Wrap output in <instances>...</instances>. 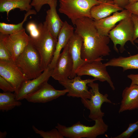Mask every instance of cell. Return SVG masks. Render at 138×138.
Here are the masks:
<instances>
[{
	"mask_svg": "<svg viewBox=\"0 0 138 138\" xmlns=\"http://www.w3.org/2000/svg\"><path fill=\"white\" fill-rule=\"evenodd\" d=\"M75 25L74 33L83 39L81 51L82 59L90 62L110 55L111 51L108 44L110 38L109 36H103L99 32L93 19L82 18L76 20Z\"/></svg>",
	"mask_w": 138,
	"mask_h": 138,
	"instance_id": "1",
	"label": "cell"
},
{
	"mask_svg": "<svg viewBox=\"0 0 138 138\" xmlns=\"http://www.w3.org/2000/svg\"><path fill=\"white\" fill-rule=\"evenodd\" d=\"M39 31L35 38L29 37V42L37 50L40 57L41 66L44 70L49 66L53 59L57 39L53 36L44 21L38 25Z\"/></svg>",
	"mask_w": 138,
	"mask_h": 138,
	"instance_id": "2",
	"label": "cell"
},
{
	"mask_svg": "<svg viewBox=\"0 0 138 138\" xmlns=\"http://www.w3.org/2000/svg\"><path fill=\"white\" fill-rule=\"evenodd\" d=\"M92 126H86L78 121L72 126L67 127L57 123L55 127L64 136L68 138H96L105 134L107 131L108 126L102 118L95 121Z\"/></svg>",
	"mask_w": 138,
	"mask_h": 138,
	"instance_id": "3",
	"label": "cell"
},
{
	"mask_svg": "<svg viewBox=\"0 0 138 138\" xmlns=\"http://www.w3.org/2000/svg\"><path fill=\"white\" fill-rule=\"evenodd\" d=\"M15 63L28 80L36 78L44 71L39 54L30 42Z\"/></svg>",
	"mask_w": 138,
	"mask_h": 138,
	"instance_id": "4",
	"label": "cell"
},
{
	"mask_svg": "<svg viewBox=\"0 0 138 138\" xmlns=\"http://www.w3.org/2000/svg\"><path fill=\"white\" fill-rule=\"evenodd\" d=\"M59 11L70 19L75 25L76 20L85 17L92 18L90 10L101 3L98 0H59Z\"/></svg>",
	"mask_w": 138,
	"mask_h": 138,
	"instance_id": "5",
	"label": "cell"
},
{
	"mask_svg": "<svg viewBox=\"0 0 138 138\" xmlns=\"http://www.w3.org/2000/svg\"><path fill=\"white\" fill-rule=\"evenodd\" d=\"M134 34V24L131 16L120 21L110 31L108 36L113 43L114 49L119 52L117 45L119 44V50L122 53L125 50L124 47L127 42L129 41L135 45L133 41Z\"/></svg>",
	"mask_w": 138,
	"mask_h": 138,
	"instance_id": "6",
	"label": "cell"
},
{
	"mask_svg": "<svg viewBox=\"0 0 138 138\" xmlns=\"http://www.w3.org/2000/svg\"><path fill=\"white\" fill-rule=\"evenodd\" d=\"M88 86L91 88L89 90L91 93V97L90 99H81V101L84 106L90 111L89 118L95 121L103 118L104 116L105 113L101 110L102 104L104 102L113 103L108 98L107 94L103 95L100 93L98 83H91L88 84Z\"/></svg>",
	"mask_w": 138,
	"mask_h": 138,
	"instance_id": "7",
	"label": "cell"
},
{
	"mask_svg": "<svg viewBox=\"0 0 138 138\" xmlns=\"http://www.w3.org/2000/svg\"><path fill=\"white\" fill-rule=\"evenodd\" d=\"M103 60L101 57L91 62L87 61L76 71V75L90 76L100 82L106 81L112 89L114 90L115 87L107 70V66L105 63L102 62V61Z\"/></svg>",
	"mask_w": 138,
	"mask_h": 138,
	"instance_id": "8",
	"label": "cell"
},
{
	"mask_svg": "<svg viewBox=\"0 0 138 138\" xmlns=\"http://www.w3.org/2000/svg\"><path fill=\"white\" fill-rule=\"evenodd\" d=\"M0 38L3 40L14 62L29 42V36L26 33L25 29L10 34L0 33Z\"/></svg>",
	"mask_w": 138,
	"mask_h": 138,
	"instance_id": "9",
	"label": "cell"
},
{
	"mask_svg": "<svg viewBox=\"0 0 138 138\" xmlns=\"http://www.w3.org/2000/svg\"><path fill=\"white\" fill-rule=\"evenodd\" d=\"M96 80L94 78L83 80L80 76H77L72 79L68 78L58 82L68 90L67 96L85 99H90L91 97L88 84Z\"/></svg>",
	"mask_w": 138,
	"mask_h": 138,
	"instance_id": "10",
	"label": "cell"
},
{
	"mask_svg": "<svg viewBox=\"0 0 138 138\" xmlns=\"http://www.w3.org/2000/svg\"><path fill=\"white\" fill-rule=\"evenodd\" d=\"M0 76L12 85L16 94L23 83L28 80L14 62L0 61Z\"/></svg>",
	"mask_w": 138,
	"mask_h": 138,
	"instance_id": "11",
	"label": "cell"
},
{
	"mask_svg": "<svg viewBox=\"0 0 138 138\" xmlns=\"http://www.w3.org/2000/svg\"><path fill=\"white\" fill-rule=\"evenodd\" d=\"M73 63L67 44L60 53L53 69L51 77L58 81L69 78L73 68Z\"/></svg>",
	"mask_w": 138,
	"mask_h": 138,
	"instance_id": "12",
	"label": "cell"
},
{
	"mask_svg": "<svg viewBox=\"0 0 138 138\" xmlns=\"http://www.w3.org/2000/svg\"><path fill=\"white\" fill-rule=\"evenodd\" d=\"M53 70L48 66L38 77L25 81L16 94V100L19 101L25 99L27 95L36 91L48 82L50 77H51Z\"/></svg>",
	"mask_w": 138,
	"mask_h": 138,
	"instance_id": "13",
	"label": "cell"
},
{
	"mask_svg": "<svg viewBox=\"0 0 138 138\" xmlns=\"http://www.w3.org/2000/svg\"><path fill=\"white\" fill-rule=\"evenodd\" d=\"M67 92L66 89H56L47 82L36 91L27 95L25 99L30 102L44 103L63 96Z\"/></svg>",
	"mask_w": 138,
	"mask_h": 138,
	"instance_id": "14",
	"label": "cell"
},
{
	"mask_svg": "<svg viewBox=\"0 0 138 138\" xmlns=\"http://www.w3.org/2000/svg\"><path fill=\"white\" fill-rule=\"evenodd\" d=\"M131 14L129 10L124 9L120 12H116L111 16L100 20H93L94 23L100 34L103 36H108L109 32L115 26L117 22L131 17Z\"/></svg>",
	"mask_w": 138,
	"mask_h": 138,
	"instance_id": "15",
	"label": "cell"
},
{
	"mask_svg": "<svg viewBox=\"0 0 138 138\" xmlns=\"http://www.w3.org/2000/svg\"><path fill=\"white\" fill-rule=\"evenodd\" d=\"M83 43L82 37L74 33L67 43L73 63V69L69 77V79H72L75 77L76 71L87 62L82 59L81 57Z\"/></svg>",
	"mask_w": 138,
	"mask_h": 138,
	"instance_id": "16",
	"label": "cell"
},
{
	"mask_svg": "<svg viewBox=\"0 0 138 138\" xmlns=\"http://www.w3.org/2000/svg\"><path fill=\"white\" fill-rule=\"evenodd\" d=\"M74 33V28L66 21L64 22L59 33L55 52L52 60L48 67L51 69L54 68L61 51L67 44Z\"/></svg>",
	"mask_w": 138,
	"mask_h": 138,
	"instance_id": "17",
	"label": "cell"
},
{
	"mask_svg": "<svg viewBox=\"0 0 138 138\" xmlns=\"http://www.w3.org/2000/svg\"><path fill=\"white\" fill-rule=\"evenodd\" d=\"M122 97L119 113L138 109V85L125 87L123 90Z\"/></svg>",
	"mask_w": 138,
	"mask_h": 138,
	"instance_id": "18",
	"label": "cell"
},
{
	"mask_svg": "<svg viewBox=\"0 0 138 138\" xmlns=\"http://www.w3.org/2000/svg\"><path fill=\"white\" fill-rule=\"evenodd\" d=\"M57 0H54L49 5L50 9L46 12L47 14L44 22L52 35L57 39L59 33L64 22L61 20L57 13Z\"/></svg>",
	"mask_w": 138,
	"mask_h": 138,
	"instance_id": "19",
	"label": "cell"
},
{
	"mask_svg": "<svg viewBox=\"0 0 138 138\" xmlns=\"http://www.w3.org/2000/svg\"><path fill=\"white\" fill-rule=\"evenodd\" d=\"M124 9L114 3H101L93 6L90 10L91 17L98 20L109 16L112 13Z\"/></svg>",
	"mask_w": 138,
	"mask_h": 138,
	"instance_id": "20",
	"label": "cell"
},
{
	"mask_svg": "<svg viewBox=\"0 0 138 138\" xmlns=\"http://www.w3.org/2000/svg\"><path fill=\"white\" fill-rule=\"evenodd\" d=\"M105 64L107 67H121L123 71L129 69H138V53L129 56L114 58Z\"/></svg>",
	"mask_w": 138,
	"mask_h": 138,
	"instance_id": "21",
	"label": "cell"
},
{
	"mask_svg": "<svg viewBox=\"0 0 138 138\" xmlns=\"http://www.w3.org/2000/svg\"><path fill=\"white\" fill-rule=\"evenodd\" d=\"M31 0H0V12H6L8 17L9 12L18 8L21 11L27 12L31 9Z\"/></svg>",
	"mask_w": 138,
	"mask_h": 138,
	"instance_id": "22",
	"label": "cell"
},
{
	"mask_svg": "<svg viewBox=\"0 0 138 138\" xmlns=\"http://www.w3.org/2000/svg\"><path fill=\"white\" fill-rule=\"evenodd\" d=\"M16 95L11 92L0 93V110L2 112L7 111L16 107H19L21 103L16 99Z\"/></svg>",
	"mask_w": 138,
	"mask_h": 138,
	"instance_id": "23",
	"label": "cell"
},
{
	"mask_svg": "<svg viewBox=\"0 0 138 138\" xmlns=\"http://www.w3.org/2000/svg\"><path fill=\"white\" fill-rule=\"evenodd\" d=\"M36 13L37 12L36 10L33 9L30 10L25 14L24 18L23 21L21 22L16 24H10L0 22V33L10 34L25 29L23 25L24 22L26 20L28 16L31 15H36Z\"/></svg>",
	"mask_w": 138,
	"mask_h": 138,
	"instance_id": "24",
	"label": "cell"
},
{
	"mask_svg": "<svg viewBox=\"0 0 138 138\" xmlns=\"http://www.w3.org/2000/svg\"><path fill=\"white\" fill-rule=\"evenodd\" d=\"M33 131L37 134L43 138H64V136L61 133L58 129H53L49 131H44L40 130L36 128L34 125L32 126Z\"/></svg>",
	"mask_w": 138,
	"mask_h": 138,
	"instance_id": "25",
	"label": "cell"
},
{
	"mask_svg": "<svg viewBox=\"0 0 138 138\" xmlns=\"http://www.w3.org/2000/svg\"><path fill=\"white\" fill-rule=\"evenodd\" d=\"M0 61L14 62L3 40L1 38H0Z\"/></svg>",
	"mask_w": 138,
	"mask_h": 138,
	"instance_id": "26",
	"label": "cell"
},
{
	"mask_svg": "<svg viewBox=\"0 0 138 138\" xmlns=\"http://www.w3.org/2000/svg\"><path fill=\"white\" fill-rule=\"evenodd\" d=\"M138 130V121L133 123L129 124L127 129L120 134L114 138H129L136 130Z\"/></svg>",
	"mask_w": 138,
	"mask_h": 138,
	"instance_id": "27",
	"label": "cell"
},
{
	"mask_svg": "<svg viewBox=\"0 0 138 138\" xmlns=\"http://www.w3.org/2000/svg\"><path fill=\"white\" fill-rule=\"evenodd\" d=\"M54 1V0H32L30 3V5L32 6L34 8L37 12H39L44 5L48 4L49 5Z\"/></svg>",
	"mask_w": 138,
	"mask_h": 138,
	"instance_id": "28",
	"label": "cell"
},
{
	"mask_svg": "<svg viewBox=\"0 0 138 138\" xmlns=\"http://www.w3.org/2000/svg\"><path fill=\"white\" fill-rule=\"evenodd\" d=\"M0 88L4 92H14L15 90L12 85L6 79L0 76Z\"/></svg>",
	"mask_w": 138,
	"mask_h": 138,
	"instance_id": "29",
	"label": "cell"
},
{
	"mask_svg": "<svg viewBox=\"0 0 138 138\" xmlns=\"http://www.w3.org/2000/svg\"><path fill=\"white\" fill-rule=\"evenodd\" d=\"M27 29L29 33V37L31 38H35L37 37L39 34L38 26L34 22H29L27 26Z\"/></svg>",
	"mask_w": 138,
	"mask_h": 138,
	"instance_id": "30",
	"label": "cell"
},
{
	"mask_svg": "<svg viewBox=\"0 0 138 138\" xmlns=\"http://www.w3.org/2000/svg\"><path fill=\"white\" fill-rule=\"evenodd\" d=\"M124 9L129 10L132 14L138 16V1L133 3H128Z\"/></svg>",
	"mask_w": 138,
	"mask_h": 138,
	"instance_id": "31",
	"label": "cell"
},
{
	"mask_svg": "<svg viewBox=\"0 0 138 138\" xmlns=\"http://www.w3.org/2000/svg\"><path fill=\"white\" fill-rule=\"evenodd\" d=\"M131 17L134 26V34L133 41L134 42V41L138 38V16L132 14Z\"/></svg>",
	"mask_w": 138,
	"mask_h": 138,
	"instance_id": "32",
	"label": "cell"
},
{
	"mask_svg": "<svg viewBox=\"0 0 138 138\" xmlns=\"http://www.w3.org/2000/svg\"><path fill=\"white\" fill-rule=\"evenodd\" d=\"M127 77L131 80V82L130 86L135 85H138V74H130L128 75Z\"/></svg>",
	"mask_w": 138,
	"mask_h": 138,
	"instance_id": "33",
	"label": "cell"
},
{
	"mask_svg": "<svg viewBox=\"0 0 138 138\" xmlns=\"http://www.w3.org/2000/svg\"><path fill=\"white\" fill-rule=\"evenodd\" d=\"M113 0L115 4L123 9H124L125 7L129 3L128 0Z\"/></svg>",
	"mask_w": 138,
	"mask_h": 138,
	"instance_id": "34",
	"label": "cell"
},
{
	"mask_svg": "<svg viewBox=\"0 0 138 138\" xmlns=\"http://www.w3.org/2000/svg\"><path fill=\"white\" fill-rule=\"evenodd\" d=\"M101 3H114L113 0H98Z\"/></svg>",
	"mask_w": 138,
	"mask_h": 138,
	"instance_id": "35",
	"label": "cell"
},
{
	"mask_svg": "<svg viewBox=\"0 0 138 138\" xmlns=\"http://www.w3.org/2000/svg\"><path fill=\"white\" fill-rule=\"evenodd\" d=\"M7 134V133L6 131L3 132H0V138H4L5 137Z\"/></svg>",
	"mask_w": 138,
	"mask_h": 138,
	"instance_id": "36",
	"label": "cell"
},
{
	"mask_svg": "<svg viewBox=\"0 0 138 138\" xmlns=\"http://www.w3.org/2000/svg\"><path fill=\"white\" fill-rule=\"evenodd\" d=\"M129 3H133L138 1V0H128Z\"/></svg>",
	"mask_w": 138,
	"mask_h": 138,
	"instance_id": "37",
	"label": "cell"
},
{
	"mask_svg": "<svg viewBox=\"0 0 138 138\" xmlns=\"http://www.w3.org/2000/svg\"><path fill=\"white\" fill-rule=\"evenodd\" d=\"M134 42L138 44V40L136 39L134 41Z\"/></svg>",
	"mask_w": 138,
	"mask_h": 138,
	"instance_id": "38",
	"label": "cell"
}]
</instances>
